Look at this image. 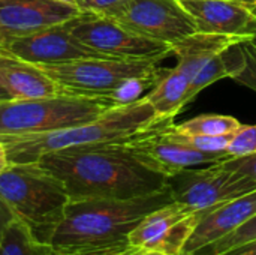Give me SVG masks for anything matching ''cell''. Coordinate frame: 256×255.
<instances>
[{"label": "cell", "instance_id": "6da1fadb", "mask_svg": "<svg viewBox=\"0 0 256 255\" xmlns=\"http://www.w3.org/2000/svg\"><path fill=\"white\" fill-rule=\"evenodd\" d=\"M66 186L70 200H129L168 188V179L144 165L123 141L69 147L38 161Z\"/></svg>", "mask_w": 256, "mask_h": 255}, {"label": "cell", "instance_id": "7a4b0ae2", "mask_svg": "<svg viewBox=\"0 0 256 255\" xmlns=\"http://www.w3.org/2000/svg\"><path fill=\"white\" fill-rule=\"evenodd\" d=\"M174 201L170 189L129 198L70 200L64 216L51 233L46 245L58 254L118 251L129 248V234L156 209Z\"/></svg>", "mask_w": 256, "mask_h": 255}, {"label": "cell", "instance_id": "3957f363", "mask_svg": "<svg viewBox=\"0 0 256 255\" xmlns=\"http://www.w3.org/2000/svg\"><path fill=\"white\" fill-rule=\"evenodd\" d=\"M160 122L146 96L110 108L98 119L70 128L33 134L0 135L10 164L38 162L40 156L69 147L124 141Z\"/></svg>", "mask_w": 256, "mask_h": 255}, {"label": "cell", "instance_id": "277c9868", "mask_svg": "<svg viewBox=\"0 0 256 255\" xmlns=\"http://www.w3.org/2000/svg\"><path fill=\"white\" fill-rule=\"evenodd\" d=\"M0 198L44 243L63 219L70 201L64 183L39 162L9 164L0 173Z\"/></svg>", "mask_w": 256, "mask_h": 255}, {"label": "cell", "instance_id": "5b68a950", "mask_svg": "<svg viewBox=\"0 0 256 255\" xmlns=\"http://www.w3.org/2000/svg\"><path fill=\"white\" fill-rule=\"evenodd\" d=\"M114 107L106 98L74 93L0 101V135H33L76 126Z\"/></svg>", "mask_w": 256, "mask_h": 255}, {"label": "cell", "instance_id": "8992f818", "mask_svg": "<svg viewBox=\"0 0 256 255\" xmlns=\"http://www.w3.org/2000/svg\"><path fill=\"white\" fill-rule=\"evenodd\" d=\"M36 66L60 86L62 93L108 98L124 81L154 74L159 62L146 59L88 57Z\"/></svg>", "mask_w": 256, "mask_h": 255}, {"label": "cell", "instance_id": "52a82bcc", "mask_svg": "<svg viewBox=\"0 0 256 255\" xmlns=\"http://www.w3.org/2000/svg\"><path fill=\"white\" fill-rule=\"evenodd\" d=\"M68 24L81 44L106 57L160 62L171 56L170 44L144 38L106 15L80 14Z\"/></svg>", "mask_w": 256, "mask_h": 255}, {"label": "cell", "instance_id": "ba28073f", "mask_svg": "<svg viewBox=\"0 0 256 255\" xmlns=\"http://www.w3.org/2000/svg\"><path fill=\"white\" fill-rule=\"evenodd\" d=\"M168 189L174 201L202 212L255 191L256 183L216 162L182 170L168 179Z\"/></svg>", "mask_w": 256, "mask_h": 255}, {"label": "cell", "instance_id": "9c48e42d", "mask_svg": "<svg viewBox=\"0 0 256 255\" xmlns=\"http://www.w3.org/2000/svg\"><path fill=\"white\" fill-rule=\"evenodd\" d=\"M126 29L164 44H176L196 32L180 0H128L106 14Z\"/></svg>", "mask_w": 256, "mask_h": 255}, {"label": "cell", "instance_id": "30bf717a", "mask_svg": "<svg viewBox=\"0 0 256 255\" xmlns=\"http://www.w3.org/2000/svg\"><path fill=\"white\" fill-rule=\"evenodd\" d=\"M170 122L172 120H160L123 143L144 165L166 177L190 167L210 165L228 158V155L204 153L177 143L166 132Z\"/></svg>", "mask_w": 256, "mask_h": 255}, {"label": "cell", "instance_id": "8fae6325", "mask_svg": "<svg viewBox=\"0 0 256 255\" xmlns=\"http://www.w3.org/2000/svg\"><path fill=\"white\" fill-rule=\"evenodd\" d=\"M202 212L171 201L148 213L129 234V246L165 255H183Z\"/></svg>", "mask_w": 256, "mask_h": 255}, {"label": "cell", "instance_id": "7c38bea8", "mask_svg": "<svg viewBox=\"0 0 256 255\" xmlns=\"http://www.w3.org/2000/svg\"><path fill=\"white\" fill-rule=\"evenodd\" d=\"M0 50L33 65H57L78 59L106 57L81 44L70 32L68 21L14 38L2 44Z\"/></svg>", "mask_w": 256, "mask_h": 255}, {"label": "cell", "instance_id": "4fadbf2b", "mask_svg": "<svg viewBox=\"0 0 256 255\" xmlns=\"http://www.w3.org/2000/svg\"><path fill=\"white\" fill-rule=\"evenodd\" d=\"M82 14L75 5L58 0H0V45Z\"/></svg>", "mask_w": 256, "mask_h": 255}, {"label": "cell", "instance_id": "5bb4252c", "mask_svg": "<svg viewBox=\"0 0 256 255\" xmlns=\"http://www.w3.org/2000/svg\"><path fill=\"white\" fill-rule=\"evenodd\" d=\"M192 17L196 32L254 39L256 14L254 5L236 0H180Z\"/></svg>", "mask_w": 256, "mask_h": 255}, {"label": "cell", "instance_id": "9a60e30c", "mask_svg": "<svg viewBox=\"0 0 256 255\" xmlns=\"http://www.w3.org/2000/svg\"><path fill=\"white\" fill-rule=\"evenodd\" d=\"M256 213V189L204 210L192 236L189 237L183 255H192L201 248L231 234Z\"/></svg>", "mask_w": 256, "mask_h": 255}, {"label": "cell", "instance_id": "2e32d148", "mask_svg": "<svg viewBox=\"0 0 256 255\" xmlns=\"http://www.w3.org/2000/svg\"><path fill=\"white\" fill-rule=\"evenodd\" d=\"M0 86L12 99L45 98L62 93L60 86L39 66L0 50Z\"/></svg>", "mask_w": 256, "mask_h": 255}, {"label": "cell", "instance_id": "e0dca14e", "mask_svg": "<svg viewBox=\"0 0 256 255\" xmlns=\"http://www.w3.org/2000/svg\"><path fill=\"white\" fill-rule=\"evenodd\" d=\"M248 41L237 36L195 32L171 45V56L177 59V68L192 78L213 59L228 51L231 47Z\"/></svg>", "mask_w": 256, "mask_h": 255}, {"label": "cell", "instance_id": "ac0fdd59", "mask_svg": "<svg viewBox=\"0 0 256 255\" xmlns=\"http://www.w3.org/2000/svg\"><path fill=\"white\" fill-rule=\"evenodd\" d=\"M190 80L177 66L160 68L154 86L144 95L152 104L159 120H174V117L188 105V92Z\"/></svg>", "mask_w": 256, "mask_h": 255}, {"label": "cell", "instance_id": "d6986e66", "mask_svg": "<svg viewBox=\"0 0 256 255\" xmlns=\"http://www.w3.org/2000/svg\"><path fill=\"white\" fill-rule=\"evenodd\" d=\"M0 255H60L50 245L38 240L21 221L15 219L0 243Z\"/></svg>", "mask_w": 256, "mask_h": 255}, {"label": "cell", "instance_id": "ffe728a7", "mask_svg": "<svg viewBox=\"0 0 256 255\" xmlns=\"http://www.w3.org/2000/svg\"><path fill=\"white\" fill-rule=\"evenodd\" d=\"M174 128L188 135H208V137H219V135H230L236 134L242 123L232 117L225 114H201L190 120H186L180 125L174 123Z\"/></svg>", "mask_w": 256, "mask_h": 255}, {"label": "cell", "instance_id": "44dd1931", "mask_svg": "<svg viewBox=\"0 0 256 255\" xmlns=\"http://www.w3.org/2000/svg\"><path fill=\"white\" fill-rule=\"evenodd\" d=\"M232 48V47H231ZM231 48L225 51L224 54L213 59L208 65H206L190 81V87L188 92L186 102H192L206 87L212 86L213 83L222 80V78H231L234 69H236V60L232 56Z\"/></svg>", "mask_w": 256, "mask_h": 255}, {"label": "cell", "instance_id": "7402d4cb", "mask_svg": "<svg viewBox=\"0 0 256 255\" xmlns=\"http://www.w3.org/2000/svg\"><path fill=\"white\" fill-rule=\"evenodd\" d=\"M236 69L231 78L256 92V44L252 39L243 41L231 48Z\"/></svg>", "mask_w": 256, "mask_h": 255}, {"label": "cell", "instance_id": "603a6c76", "mask_svg": "<svg viewBox=\"0 0 256 255\" xmlns=\"http://www.w3.org/2000/svg\"><path fill=\"white\" fill-rule=\"evenodd\" d=\"M166 132L168 135L176 140L177 143L198 150L204 153H214V155H228V146L231 143V138L234 134L230 135H219V137H208V135H188L182 134L174 128V120L166 125Z\"/></svg>", "mask_w": 256, "mask_h": 255}, {"label": "cell", "instance_id": "cb8c5ba5", "mask_svg": "<svg viewBox=\"0 0 256 255\" xmlns=\"http://www.w3.org/2000/svg\"><path fill=\"white\" fill-rule=\"evenodd\" d=\"M254 240H256V213L252 218H249L243 225H240L236 231H232L231 234L216 240L212 245L201 248L200 251H196L192 255H220L230 249L238 248V246L246 245Z\"/></svg>", "mask_w": 256, "mask_h": 255}, {"label": "cell", "instance_id": "d4e9b609", "mask_svg": "<svg viewBox=\"0 0 256 255\" xmlns=\"http://www.w3.org/2000/svg\"><path fill=\"white\" fill-rule=\"evenodd\" d=\"M226 153L228 156L256 153V125H242V128L232 135Z\"/></svg>", "mask_w": 256, "mask_h": 255}, {"label": "cell", "instance_id": "484cf974", "mask_svg": "<svg viewBox=\"0 0 256 255\" xmlns=\"http://www.w3.org/2000/svg\"><path fill=\"white\" fill-rule=\"evenodd\" d=\"M219 164L225 167L226 170H231L242 176L249 177L256 183V153L242 155V156H228L219 161Z\"/></svg>", "mask_w": 256, "mask_h": 255}, {"label": "cell", "instance_id": "4316f807", "mask_svg": "<svg viewBox=\"0 0 256 255\" xmlns=\"http://www.w3.org/2000/svg\"><path fill=\"white\" fill-rule=\"evenodd\" d=\"M128 0H75L74 5L82 12V14H99L106 15L114 8L120 6Z\"/></svg>", "mask_w": 256, "mask_h": 255}, {"label": "cell", "instance_id": "83f0119b", "mask_svg": "<svg viewBox=\"0 0 256 255\" xmlns=\"http://www.w3.org/2000/svg\"><path fill=\"white\" fill-rule=\"evenodd\" d=\"M16 219V216L14 215V212L10 210V207L0 198V243L3 240V236L8 230V227Z\"/></svg>", "mask_w": 256, "mask_h": 255}, {"label": "cell", "instance_id": "f1b7e54d", "mask_svg": "<svg viewBox=\"0 0 256 255\" xmlns=\"http://www.w3.org/2000/svg\"><path fill=\"white\" fill-rule=\"evenodd\" d=\"M220 255H256V240L249 242L246 245H242L238 248L230 249V251H226V252Z\"/></svg>", "mask_w": 256, "mask_h": 255}, {"label": "cell", "instance_id": "f546056e", "mask_svg": "<svg viewBox=\"0 0 256 255\" xmlns=\"http://www.w3.org/2000/svg\"><path fill=\"white\" fill-rule=\"evenodd\" d=\"M9 158H8V152H6V147L3 144V141L0 140V173H3L8 165H9Z\"/></svg>", "mask_w": 256, "mask_h": 255}, {"label": "cell", "instance_id": "4dcf8cb0", "mask_svg": "<svg viewBox=\"0 0 256 255\" xmlns=\"http://www.w3.org/2000/svg\"><path fill=\"white\" fill-rule=\"evenodd\" d=\"M122 255H165L156 251H147V249H138V248H128L126 251H123Z\"/></svg>", "mask_w": 256, "mask_h": 255}, {"label": "cell", "instance_id": "1f68e13d", "mask_svg": "<svg viewBox=\"0 0 256 255\" xmlns=\"http://www.w3.org/2000/svg\"><path fill=\"white\" fill-rule=\"evenodd\" d=\"M60 255H122V252H118V251H94V252H72V254Z\"/></svg>", "mask_w": 256, "mask_h": 255}, {"label": "cell", "instance_id": "d6a6232c", "mask_svg": "<svg viewBox=\"0 0 256 255\" xmlns=\"http://www.w3.org/2000/svg\"><path fill=\"white\" fill-rule=\"evenodd\" d=\"M8 99H12L10 96H9V93L0 86V101H8Z\"/></svg>", "mask_w": 256, "mask_h": 255}, {"label": "cell", "instance_id": "836d02e7", "mask_svg": "<svg viewBox=\"0 0 256 255\" xmlns=\"http://www.w3.org/2000/svg\"><path fill=\"white\" fill-rule=\"evenodd\" d=\"M236 2H243V3H249V5H255L256 0H236Z\"/></svg>", "mask_w": 256, "mask_h": 255}, {"label": "cell", "instance_id": "e575fe53", "mask_svg": "<svg viewBox=\"0 0 256 255\" xmlns=\"http://www.w3.org/2000/svg\"><path fill=\"white\" fill-rule=\"evenodd\" d=\"M58 2H63V3H72V5H74V2H75V0H58Z\"/></svg>", "mask_w": 256, "mask_h": 255}, {"label": "cell", "instance_id": "d590c367", "mask_svg": "<svg viewBox=\"0 0 256 255\" xmlns=\"http://www.w3.org/2000/svg\"><path fill=\"white\" fill-rule=\"evenodd\" d=\"M254 11H255V14H256V3H255V5H254ZM252 41H254V42H255V44H256V36H255V38H254V39H252Z\"/></svg>", "mask_w": 256, "mask_h": 255}]
</instances>
